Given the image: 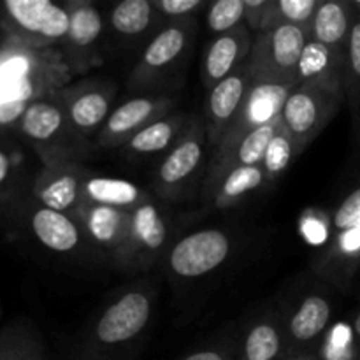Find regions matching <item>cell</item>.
I'll return each instance as SVG.
<instances>
[{
  "label": "cell",
  "instance_id": "2e32d148",
  "mask_svg": "<svg viewBox=\"0 0 360 360\" xmlns=\"http://www.w3.org/2000/svg\"><path fill=\"white\" fill-rule=\"evenodd\" d=\"M355 20H357V11L354 2H341V0L320 2L313 18L309 39L347 58L348 42Z\"/></svg>",
  "mask_w": 360,
  "mask_h": 360
},
{
  "label": "cell",
  "instance_id": "836d02e7",
  "mask_svg": "<svg viewBox=\"0 0 360 360\" xmlns=\"http://www.w3.org/2000/svg\"><path fill=\"white\" fill-rule=\"evenodd\" d=\"M269 2L271 0H245V18H248L250 25L255 30H260V25H262L264 16H266Z\"/></svg>",
  "mask_w": 360,
  "mask_h": 360
},
{
  "label": "cell",
  "instance_id": "30bf717a",
  "mask_svg": "<svg viewBox=\"0 0 360 360\" xmlns=\"http://www.w3.org/2000/svg\"><path fill=\"white\" fill-rule=\"evenodd\" d=\"M171 102L167 98L139 97L125 102L109 115L104 127L98 132L101 146H125L137 132L153 123L155 120L167 116Z\"/></svg>",
  "mask_w": 360,
  "mask_h": 360
},
{
  "label": "cell",
  "instance_id": "d6986e66",
  "mask_svg": "<svg viewBox=\"0 0 360 360\" xmlns=\"http://www.w3.org/2000/svg\"><path fill=\"white\" fill-rule=\"evenodd\" d=\"M67 11H69V32L63 42L74 62L84 63V58L94 53L104 28L102 16L97 7L88 2L70 4Z\"/></svg>",
  "mask_w": 360,
  "mask_h": 360
},
{
  "label": "cell",
  "instance_id": "4316f807",
  "mask_svg": "<svg viewBox=\"0 0 360 360\" xmlns=\"http://www.w3.org/2000/svg\"><path fill=\"white\" fill-rule=\"evenodd\" d=\"M155 9L157 7L150 0H123L111 13L112 28L122 35L136 37L148 30Z\"/></svg>",
  "mask_w": 360,
  "mask_h": 360
},
{
  "label": "cell",
  "instance_id": "f546056e",
  "mask_svg": "<svg viewBox=\"0 0 360 360\" xmlns=\"http://www.w3.org/2000/svg\"><path fill=\"white\" fill-rule=\"evenodd\" d=\"M246 360H273L280 352L278 330L269 323H260L246 338Z\"/></svg>",
  "mask_w": 360,
  "mask_h": 360
},
{
  "label": "cell",
  "instance_id": "44dd1931",
  "mask_svg": "<svg viewBox=\"0 0 360 360\" xmlns=\"http://www.w3.org/2000/svg\"><path fill=\"white\" fill-rule=\"evenodd\" d=\"M143 190L134 183L118 178H104L95 176L86 178L83 185V202L101 204V206L118 207V210L132 211L139 204L146 202Z\"/></svg>",
  "mask_w": 360,
  "mask_h": 360
},
{
  "label": "cell",
  "instance_id": "9a60e30c",
  "mask_svg": "<svg viewBox=\"0 0 360 360\" xmlns=\"http://www.w3.org/2000/svg\"><path fill=\"white\" fill-rule=\"evenodd\" d=\"M252 46L248 30L243 25L232 32L218 35L207 48L204 58V83L213 88L241 69L245 58L252 53Z\"/></svg>",
  "mask_w": 360,
  "mask_h": 360
},
{
  "label": "cell",
  "instance_id": "7a4b0ae2",
  "mask_svg": "<svg viewBox=\"0 0 360 360\" xmlns=\"http://www.w3.org/2000/svg\"><path fill=\"white\" fill-rule=\"evenodd\" d=\"M7 39L28 49L63 42L69 32V11L49 0L0 2Z\"/></svg>",
  "mask_w": 360,
  "mask_h": 360
},
{
  "label": "cell",
  "instance_id": "7402d4cb",
  "mask_svg": "<svg viewBox=\"0 0 360 360\" xmlns=\"http://www.w3.org/2000/svg\"><path fill=\"white\" fill-rule=\"evenodd\" d=\"M181 116H164V118L155 120L148 127H144L141 132H137L129 143L125 144L130 153L136 155H151L160 153V151L171 150L178 143V136H181L183 130Z\"/></svg>",
  "mask_w": 360,
  "mask_h": 360
},
{
  "label": "cell",
  "instance_id": "4fadbf2b",
  "mask_svg": "<svg viewBox=\"0 0 360 360\" xmlns=\"http://www.w3.org/2000/svg\"><path fill=\"white\" fill-rule=\"evenodd\" d=\"M347 58L309 39L295 70V86H320L343 95Z\"/></svg>",
  "mask_w": 360,
  "mask_h": 360
},
{
  "label": "cell",
  "instance_id": "74e56055",
  "mask_svg": "<svg viewBox=\"0 0 360 360\" xmlns=\"http://www.w3.org/2000/svg\"><path fill=\"white\" fill-rule=\"evenodd\" d=\"M354 330H355V334H357V336L360 338V311H359L357 319H355V322H354Z\"/></svg>",
  "mask_w": 360,
  "mask_h": 360
},
{
  "label": "cell",
  "instance_id": "8fae6325",
  "mask_svg": "<svg viewBox=\"0 0 360 360\" xmlns=\"http://www.w3.org/2000/svg\"><path fill=\"white\" fill-rule=\"evenodd\" d=\"M69 127V118L58 95L41 97L30 102L18 120L20 132L37 148L41 155L46 153V148L58 143Z\"/></svg>",
  "mask_w": 360,
  "mask_h": 360
},
{
  "label": "cell",
  "instance_id": "cb8c5ba5",
  "mask_svg": "<svg viewBox=\"0 0 360 360\" xmlns=\"http://www.w3.org/2000/svg\"><path fill=\"white\" fill-rule=\"evenodd\" d=\"M330 320V306L320 295H309L299 306L297 313L290 320V333L295 340H315L326 329Z\"/></svg>",
  "mask_w": 360,
  "mask_h": 360
},
{
  "label": "cell",
  "instance_id": "1f68e13d",
  "mask_svg": "<svg viewBox=\"0 0 360 360\" xmlns=\"http://www.w3.org/2000/svg\"><path fill=\"white\" fill-rule=\"evenodd\" d=\"M347 79L352 81L355 91L360 95V16L357 14L354 28L350 34V42H348V55H347Z\"/></svg>",
  "mask_w": 360,
  "mask_h": 360
},
{
  "label": "cell",
  "instance_id": "5bb4252c",
  "mask_svg": "<svg viewBox=\"0 0 360 360\" xmlns=\"http://www.w3.org/2000/svg\"><path fill=\"white\" fill-rule=\"evenodd\" d=\"M74 220H79L97 245L116 253L125 252L132 225V211L83 202Z\"/></svg>",
  "mask_w": 360,
  "mask_h": 360
},
{
  "label": "cell",
  "instance_id": "7c38bea8",
  "mask_svg": "<svg viewBox=\"0 0 360 360\" xmlns=\"http://www.w3.org/2000/svg\"><path fill=\"white\" fill-rule=\"evenodd\" d=\"M62 101L74 132L90 136L101 132L105 120L111 115V91L108 88L83 84L56 94Z\"/></svg>",
  "mask_w": 360,
  "mask_h": 360
},
{
  "label": "cell",
  "instance_id": "603a6c76",
  "mask_svg": "<svg viewBox=\"0 0 360 360\" xmlns=\"http://www.w3.org/2000/svg\"><path fill=\"white\" fill-rule=\"evenodd\" d=\"M267 178L262 165H253V167H234L218 181L213 190V200L218 207L229 206L236 202L246 193L259 188Z\"/></svg>",
  "mask_w": 360,
  "mask_h": 360
},
{
  "label": "cell",
  "instance_id": "5b68a950",
  "mask_svg": "<svg viewBox=\"0 0 360 360\" xmlns=\"http://www.w3.org/2000/svg\"><path fill=\"white\" fill-rule=\"evenodd\" d=\"M231 243L221 231L193 232L174 245L169 253V266L181 278H199L217 269L229 257Z\"/></svg>",
  "mask_w": 360,
  "mask_h": 360
},
{
  "label": "cell",
  "instance_id": "ffe728a7",
  "mask_svg": "<svg viewBox=\"0 0 360 360\" xmlns=\"http://www.w3.org/2000/svg\"><path fill=\"white\" fill-rule=\"evenodd\" d=\"M167 239L164 218L157 207L146 200L132 210V225L130 236L123 255L136 257L143 253H157Z\"/></svg>",
  "mask_w": 360,
  "mask_h": 360
},
{
  "label": "cell",
  "instance_id": "ac0fdd59",
  "mask_svg": "<svg viewBox=\"0 0 360 360\" xmlns=\"http://www.w3.org/2000/svg\"><path fill=\"white\" fill-rule=\"evenodd\" d=\"M30 229L37 241L51 252L69 253L81 241L77 221L72 217L37 206L30 217Z\"/></svg>",
  "mask_w": 360,
  "mask_h": 360
},
{
  "label": "cell",
  "instance_id": "e0dca14e",
  "mask_svg": "<svg viewBox=\"0 0 360 360\" xmlns=\"http://www.w3.org/2000/svg\"><path fill=\"white\" fill-rule=\"evenodd\" d=\"M188 44L190 34L183 25H171V27L164 28L148 44L143 60L134 72V77L143 81L150 79L155 74L164 72L185 55Z\"/></svg>",
  "mask_w": 360,
  "mask_h": 360
},
{
  "label": "cell",
  "instance_id": "52a82bcc",
  "mask_svg": "<svg viewBox=\"0 0 360 360\" xmlns=\"http://www.w3.org/2000/svg\"><path fill=\"white\" fill-rule=\"evenodd\" d=\"M206 146V134L200 120L186 129L169 150L157 171V190L162 195H176L200 167Z\"/></svg>",
  "mask_w": 360,
  "mask_h": 360
},
{
  "label": "cell",
  "instance_id": "4dcf8cb0",
  "mask_svg": "<svg viewBox=\"0 0 360 360\" xmlns=\"http://www.w3.org/2000/svg\"><path fill=\"white\" fill-rule=\"evenodd\" d=\"M333 225L338 232H341V234L360 229V188L354 190V192L341 202V206L338 207L336 213H334Z\"/></svg>",
  "mask_w": 360,
  "mask_h": 360
},
{
  "label": "cell",
  "instance_id": "277c9868",
  "mask_svg": "<svg viewBox=\"0 0 360 360\" xmlns=\"http://www.w3.org/2000/svg\"><path fill=\"white\" fill-rule=\"evenodd\" d=\"M294 88L292 83H252L241 112L218 146V157L238 146L248 132L281 116L285 101Z\"/></svg>",
  "mask_w": 360,
  "mask_h": 360
},
{
  "label": "cell",
  "instance_id": "484cf974",
  "mask_svg": "<svg viewBox=\"0 0 360 360\" xmlns=\"http://www.w3.org/2000/svg\"><path fill=\"white\" fill-rule=\"evenodd\" d=\"M319 6V0H274L267 6L260 30L276 23H292L311 30L313 18Z\"/></svg>",
  "mask_w": 360,
  "mask_h": 360
},
{
  "label": "cell",
  "instance_id": "d6a6232c",
  "mask_svg": "<svg viewBox=\"0 0 360 360\" xmlns=\"http://www.w3.org/2000/svg\"><path fill=\"white\" fill-rule=\"evenodd\" d=\"M200 6H202L200 0H160V2L155 4L157 9H160L164 14H169V16H185V14L199 9Z\"/></svg>",
  "mask_w": 360,
  "mask_h": 360
},
{
  "label": "cell",
  "instance_id": "8d00e7d4",
  "mask_svg": "<svg viewBox=\"0 0 360 360\" xmlns=\"http://www.w3.org/2000/svg\"><path fill=\"white\" fill-rule=\"evenodd\" d=\"M185 360H224V357L217 352H199V354L190 355Z\"/></svg>",
  "mask_w": 360,
  "mask_h": 360
},
{
  "label": "cell",
  "instance_id": "8992f818",
  "mask_svg": "<svg viewBox=\"0 0 360 360\" xmlns=\"http://www.w3.org/2000/svg\"><path fill=\"white\" fill-rule=\"evenodd\" d=\"M83 171L65 160L48 162L34 181L39 206L76 217L83 206Z\"/></svg>",
  "mask_w": 360,
  "mask_h": 360
},
{
  "label": "cell",
  "instance_id": "6da1fadb",
  "mask_svg": "<svg viewBox=\"0 0 360 360\" xmlns=\"http://www.w3.org/2000/svg\"><path fill=\"white\" fill-rule=\"evenodd\" d=\"M309 30L292 23H276L259 30L246 70L252 83H292Z\"/></svg>",
  "mask_w": 360,
  "mask_h": 360
},
{
  "label": "cell",
  "instance_id": "9c48e42d",
  "mask_svg": "<svg viewBox=\"0 0 360 360\" xmlns=\"http://www.w3.org/2000/svg\"><path fill=\"white\" fill-rule=\"evenodd\" d=\"M252 81H250L246 65L236 70L227 79L220 81L210 90L207 97V137L213 146H220L224 137L234 125L236 118L241 112Z\"/></svg>",
  "mask_w": 360,
  "mask_h": 360
},
{
  "label": "cell",
  "instance_id": "d590c367",
  "mask_svg": "<svg viewBox=\"0 0 360 360\" xmlns=\"http://www.w3.org/2000/svg\"><path fill=\"white\" fill-rule=\"evenodd\" d=\"M14 165H13V158L7 151L0 150V190L11 181V176H13Z\"/></svg>",
  "mask_w": 360,
  "mask_h": 360
},
{
  "label": "cell",
  "instance_id": "e575fe53",
  "mask_svg": "<svg viewBox=\"0 0 360 360\" xmlns=\"http://www.w3.org/2000/svg\"><path fill=\"white\" fill-rule=\"evenodd\" d=\"M302 229H304L306 238H308L311 243H322L323 239H326V227H323L320 221L311 220V218H309V220L304 221Z\"/></svg>",
  "mask_w": 360,
  "mask_h": 360
},
{
  "label": "cell",
  "instance_id": "d4e9b609",
  "mask_svg": "<svg viewBox=\"0 0 360 360\" xmlns=\"http://www.w3.org/2000/svg\"><path fill=\"white\" fill-rule=\"evenodd\" d=\"M0 360H42L39 338L27 323H9L0 330Z\"/></svg>",
  "mask_w": 360,
  "mask_h": 360
},
{
  "label": "cell",
  "instance_id": "f1b7e54d",
  "mask_svg": "<svg viewBox=\"0 0 360 360\" xmlns=\"http://www.w3.org/2000/svg\"><path fill=\"white\" fill-rule=\"evenodd\" d=\"M245 14V0H218L207 11V28L213 34H227L241 27Z\"/></svg>",
  "mask_w": 360,
  "mask_h": 360
},
{
  "label": "cell",
  "instance_id": "60d3db41",
  "mask_svg": "<svg viewBox=\"0 0 360 360\" xmlns=\"http://www.w3.org/2000/svg\"><path fill=\"white\" fill-rule=\"evenodd\" d=\"M299 360H309V359H299Z\"/></svg>",
  "mask_w": 360,
  "mask_h": 360
},
{
  "label": "cell",
  "instance_id": "ab89813d",
  "mask_svg": "<svg viewBox=\"0 0 360 360\" xmlns=\"http://www.w3.org/2000/svg\"><path fill=\"white\" fill-rule=\"evenodd\" d=\"M0 27H4V23H2V11H0Z\"/></svg>",
  "mask_w": 360,
  "mask_h": 360
},
{
  "label": "cell",
  "instance_id": "ba28073f",
  "mask_svg": "<svg viewBox=\"0 0 360 360\" xmlns=\"http://www.w3.org/2000/svg\"><path fill=\"white\" fill-rule=\"evenodd\" d=\"M151 316V301L143 292H127L98 319L95 338L102 345H122L143 333Z\"/></svg>",
  "mask_w": 360,
  "mask_h": 360
},
{
  "label": "cell",
  "instance_id": "3957f363",
  "mask_svg": "<svg viewBox=\"0 0 360 360\" xmlns=\"http://www.w3.org/2000/svg\"><path fill=\"white\" fill-rule=\"evenodd\" d=\"M341 98V94L320 86H295L290 91L281 111V125L294 141L297 155L322 132Z\"/></svg>",
  "mask_w": 360,
  "mask_h": 360
},
{
  "label": "cell",
  "instance_id": "f35d334b",
  "mask_svg": "<svg viewBox=\"0 0 360 360\" xmlns=\"http://www.w3.org/2000/svg\"><path fill=\"white\" fill-rule=\"evenodd\" d=\"M354 6H355V11H357V14L360 16V2H354Z\"/></svg>",
  "mask_w": 360,
  "mask_h": 360
},
{
  "label": "cell",
  "instance_id": "83f0119b",
  "mask_svg": "<svg viewBox=\"0 0 360 360\" xmlns=\"http://www.w3.org/2000/svg\"><path fill=\"white\" fill-rule=\"evenodd\" d=\"M295 157H297V150H295L294 141H292V137L288 136V132L281 125L276 136L273 137V141L267 146L262 167L267 176H278L285 172V169L290 165V162Z\"/></svg>",
  "mask_w": 360,
  "mask_h": 360
}]
</instances>
